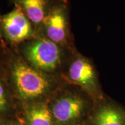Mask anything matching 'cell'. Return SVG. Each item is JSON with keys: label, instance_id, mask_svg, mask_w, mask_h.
Here are the masks:
<instances>
[{"label": "cell", "instance_id": "6da1fadb", "mask_svg": "<svg viewBox=\"0 0 125 125\" xmlns=\"http://www.w3.org/2000/svg\"><path fill=\"white\" fill-rule=\"evenodd\" d=\"M27 60L37 69L51 71L61 61V50L57 43L49 39L40 38L32 42L24 50Z\"/></svg>", "mask_w": 125, "mask_h": 125}, {"label": "cell", "instance_id": "7a4b0ae2", "mask_svg": "<svg viewBox=\"0 0 125 125\" xmlns=\"http://www.w3.org/2000/svg\"><path fill=\"white\" fill-rule=\"evenodd\" d=\"M13 74L19 93L24 98L37 97L49 86L48 80L42 74L23 62L14 64Z\"/></svg>", "mask_w": 125, "mask_h": 125}, {"label": "cell", "instance_id": "3957f363", "mask_svg": "<svg viewBox=\"0 0 125 125\" xmlns=\"http://www.w3.org/2000/svg\"><path fill=\"white\" fill-rule=\"evenodd\" d=\"M66 8L64 0L54 1L51 4L49 12L44 20L48 38L57 43L62 42L66 38Z\"/></svg>", "mask_w": 125, "mask_h": 125}, {"label": "cell", "instance_id": "277c9868", "mask_svg": "<svg viewBox=\"0 0 125 125\" xmlns=\"http://www.w3.org/2000/svg\"><path fill=\"white\" fill-rule=\"evenodd\" d=\"M2 23L6 35L12 41L21 42L32 35L30 20L18 5L15 4L13 10L4 16Z\"/></svg>", "mask_w": 125, "mask_h": 125}, {"label": "cell", "instance_id": "5b68a950", "mask_svg": "<svg viewBox=\"0 0 125 125\" xmlns=\"http://www.w3.org/2000/svg\"><path fill=\"white\" fill-rule=\"evenodd\" d=\"M83 107V102L75 97L60 98L54 104L53 112L59 121L65 122L77 118Z\"/></svg>", "mask_w": 125, "mask_h": 125}, {"label": "cell", "instance_id": "8992f818", "mask_svg": "<svg viewBox=\"0 0 125 125\" xmlns=\"http://www.w3.org/2000/svg\"><path fill=\"white\" fill-rule=\"evenodd\" d=\"M69 75L73 82L82 86L87 87L94 85V70L92 64L86 59L79 57L72 62Z\"/></svg>", "mask_w": 125, "mask_h": 125}, {"label": "cell", "instance_id": "52a82bcc", "mask_svg": "<svg viewBox=\"0 0 125 125\" xmlns=\"http://www.w3.org/2000/svg\"><path fill=\"white\" fill-rule=\"evenodd\" d=\"M21 7L30 21L40 24L44 21L47 15L49 0H12Z\"/></svg>", "mask_w": 125, "mask_h": 125}, {"label": "cell", "instance_id": "ba28073f", "mask_svg": "<svg viewBox=\"0 0 125 125\" xmlns=\"http://www.w3.org/2000/svg\"><path fill=\"white\" fill-rule=\"evenodd\" d=\"M124 116L119 111L112 107H104L96 117L97 125H124Z\"/></svg>", "mask_w": 125, "mask_h": 125}, {"label": "cell", "instance_id": "9c48e42d", "mask_svg": "<svg viewBox=\"0 0 125 125\" xmlns=\"http://www.w3.org/2000/svg\"><path fill=\"white\" fill-rule=\"evenodd\" d=\"M29 125H52L51 112L45 105L32 107L28 114Z\"/></svg>", "mask_w": 125, "mask_h": 125}, {"label": "cell", "instance_id": "30bf717a", "mask_svg": "<svg viewBox=\"0 0 125 125\" xmlns=\"http://www.w3.org/2000/svg\"><path fill=\"white\" fill-rule=\"evenodd\" d=\"M6 103H7V100H6L4 89L2 86L0 84V111L4 109L6 105Z\"/></svg>", "mask_w": 125, "mask_h": 125}]
</instances>
